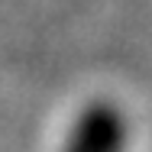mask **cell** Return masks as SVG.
<instances>
[{
	"label": "cell",
	"instance_id": "cell-1",
	"mask_svg": "<svg viewBox=\"0 0 152 152\" xmlns=\"http://www.w3.org/2000/svg\"><path fill=\"white\" fill-rule=\"evenodd\" d=\"M126 149V117L117 104L94 100L78 117L61 152H123Z\"/></svg>",
	"mask_w": 152,
	"mask_h": 152
}]
</instances>
